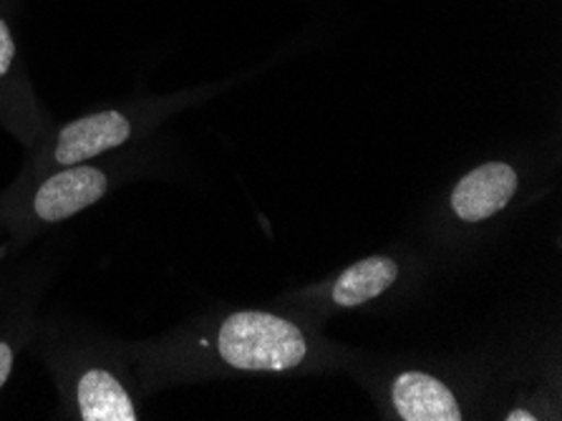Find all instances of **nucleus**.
<instances>
[{
  "mask_svg": "<svg viewBox=\"0 0 562 421\" xmlns=\"http://www.w3.org/2000/svg\"><path fill=\"white\" fill-rule=\"evenodd\" d=\"M200 97L190 91L177 97L124 101V104L101 107L68 119L64 124H50L38 144L29 149V159L13 182H25L48 169L79 165L106 154L134 149V144L149 140L159 126L175 114L194 104Z\"/></svg>",
  "mask_w": 562,
  "mask_h": 421,
  "instance_id": "7",
  "label": "nucleus"
},
{
  "mask_svg": "<svg viewBox=\"0 0 562 421\" xmlns=\"http://www.w3.org/2000/svg\"><path fill=\"white\" fill-rule=\"evenodd\" d=\"M56 386L58 417L71 421H139L142 384L134 372L132 341L38 321L29 343Z\"/></svg>",
  "mask_w": 562,
  "mask_h": 421,
  "instance_id": "4",
  "label": "nucleus"
},
{
  "mask_svg": "<svg viewBox=\"0 0 562 421\" xmlns=\"http://www.w3.org/2000/svg\"><path fill=\"white\" fill-rule=\"evenodd\" d=\"M144 154L124 149L79 165L48 169L25 182H13L0 195V232H5L8 245H29L76 214L97 208L119 187L149 169Z\"/></svg>",
  "mask_w": 562,
  "mask_h": 421,
  "instance_id": "6",
  "label": "nucleus"
},
{
  "mask_svg": "<svg viewBox=\"0 0 562 421\" xmlns=\"http://www.w3.org/2000/svg\"><path fill=\"white\" fill-rule=\"evenodd\" d=\"M36 288H19L15 293L0 298V391L13 376L15 361L29 348L38 329Z\"/></svg>",
  "mask_w": 562,
  "mask_h": 421,
  "instance_id": "10",
  "label": "nucleus"
},
{
  "mask_svg": "<svg viewBox=\"0 0 562 421\" xmlns=\"http://www.w3.org/2000/svg\"><path fill=\"white\" fill-rule=\"evenodd\" d=\"M437 265L439 257L429 247L391 245L326 278L280 293L270 306L303 318L315 329H326L340 315L391 313L422 293Z\"/></svg>",
  "mask_w": 562,
  "mask_h": 421,
  "instance_id": "5",
  "label": "nucleus"
},
{
  "mask_svg": "<svg viewBox=\"0 0 562 421\" xmlns=\"http://www.w3.org/2000/svg\"><path fill=\"white\" fill-rule=\"evenodd\" d=\"M487 358V421H560L562 358L560 339L525 333Z\"/></svg>",
  "mask_w": 562,
  "mask_h": 421,
  "instance_id": "8",
  "label": "nucleus"
},
{
  "mask_svg": "<svg viewBox=\"0 0 562 421\" xmlns=\"http://www.w3.org/2000/svg\"><path fill=\"white\" fill-rule=\"evenodd\" d=\"M555 157L538 149L497 154L451 179L424 214V240L439 261L490 251L522 214L548 197Z\"/></svg>",
  "mask_w": 562,
  "mask_h": 421,
  "instance_id": "2",
  "label": "nucleus"
},
{
  "mask_svg": "<svg viewBox=\"0 0 562 421\" xmlns=\"http://www.w3.org/2000/svg\"><path fill=\"white\" fill-rule=\"evenodd\" d=\"M346 374L386 421L484 419L487 358L467 354H369L356 351Z\"/></svg>",
  "mask_w": 562,
  "mask_h": 421,
  "instance_id": "3",
  "label": "nucleus"
},
{
  "mask_svg": "<svg viewBox=\"0 0 562 421\" xmlns=\"http://www.w3.org/2000/svg\"><path fill=\"white\" fill-rule=\"evenodd\" d=\"M356 351L272 306H217L157 339L132 341L134 372L147 397L204 381L346 374Z\"/></svg>",
  "mask_w": 562,
  "mask_h": 421,
  "instance_id": "1",
  "label": "nucleus"
},
{
  "mask_svg": "<svg viewBox=\"0 0 562 421\" xmlns=\"http://www.w3.org/2000/svg\"><path fill=\"white\" fill-rule=\"evenodd\" d=\"M54 124L38 104L19 62V43L11 25L0 15V126L29 152Z\"/></svg>",
  "mask_w": 562,
  "mask_h": 421,
  "instance_id": "9",
  "label": "nucleus"
}]
</instances>
